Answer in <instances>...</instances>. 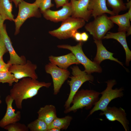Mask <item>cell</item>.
Instances as JSON below:
<instances>
[{
  "label": "cell",
  "mask_w": 131,
  "mask_h": 131,
  "mask_svg": "<svg viewBox=\"0 0 131 131\" xmlns=\"http://www.w3.org/2000/svg\"><path fill=\"white\" fill-rule=\"evenodd\" d=\"M62 7L61 9L56 11L48 9L42 14L47 20L55 22H62L71 16L72 13L70 2Z\"/></svg>",
  "instance_id": "15"
},
{
  "label": "cell",
  "mask_w": 131,
  "mask_h": 131,
  "mask_svg": "<svg viewBox=\"0 0 131 131\" xmlns=\"http://www.w3.org/2000/svg\"><path fill=\"white\" fill-rule=\"evenodd\" d=\"M83 43L80 41L76 46H72L68 45H58L59 48L66 49L70 50L74 55L80 64H82L85 68L84 70L88 74L94 72L100 73L102 69L99 65L89 59L84 53L82 48Z\"/></svg>",
  "instance_id": "7"
},
{
  "label": "cell",
  "mask_w": 131,
  "mask_h": 131,
  "mask_svg": "<svg viewBox=\"0 0 131 131\" xmlns=\"http://www.w3.org/2000/svg\"><path fill=\"white\" fill-rule=\"evenodd\" d=\"M60 130L55 128H53L48 130V131H60Z\"/></svg>",
  "instance_id": "37"
},
{
  "label": "cell",
  "mask_w": 131,
  "mask_h": 131,
  "mask_svg": "<svg viewBox=\"0 0 131 131\" xmlns=\"http://www.w3.org/2000/svg\"><path fill=\"white\" fill-rule=\"evenodd\" d=\"M5 20L0 14V29L3 25V23Z\"/></svg>",
  "instance_id": "35"
},
{
  "label": "cell",
  "mask_w": 131,
  "mask_h": 131,
  "mask_svg": "<svg viewBox=\"0 0 131 131\" xmlns=\"http://www.w3.org/2000/svg\"><path fill=\"white\" fill-rule=\"evenodd\" d=\"M1 101L0 99V104H1Z\"/></svg>",
  "instance_id": "38"
},
{
  "label": "cell",
  "mask_w": 131,
  "mask_h": 131,
  "mask_svg": "<svg viewBox=\"0 0 131 131\" xmlns=\"http://www.w3.org/2000/svg\"><path fill=\"white\" fill-rule=\"evenodd\" d=\"M11 65L8 63H5L3 60V58H2L0 60V72L8 71Z\"/></svg>",
  "instance_id": "30"
},
{
  "label": "cell",
  "mask_w": 131,
  "mask_h": 131,
  "mask_svg": "<svg viewBox=\"0 0 131 131\" xmlns=\"http://www.w3.org/2000/svg\"><path fill=\"white\" fill-rule=\"evenodd\" d=\"M88 9L92 11L91 16L94 18L104 14L115 15L112 11L107 8L106 0H90Z\"/></svg>",
  "instance_id": "17"
},
{
  "label": "cell",
  "mask_w": 131,
  "mask_h": 131,
  "mask_svg": "<svg viewBox=\"0 0 131 131\" xmlns=\"http://www.w3.org/2000/svg\"><path fill=\"white\" fill-rule=\"evenodd\" d=\"M69 0H55L56 7L58 8L68 3Z\"/></svg>",
  "instance_id": "31"
},
{
  "label": "cell",
  "mask_w": 131,
  "mask_h": 131,
  "mask_svg": "<svg viewBox=\"0 0 131 131\" xmlns=\"http://www.w3.org/2000/svg\"><path fill=\"white\" fill-rule=\"evenodd\" d=\"M89 35L85 32H84L81 33L82 41L84 42L87 41L89 38Z\"/></svg>",
  "instance_id": "33"
},
{
  "label": "cell",
  "mask_w": 131,
  "mask_h": 131,
  "mask_svg": "<svg viewBox=\"0 0 131 131\" xmlns=\"http://www.w3.org/2000/svg\"><path fill=\"white\" fill-rule=\"evenodd\" d=\"M107 87L104 91L100 93L101 97L94 106L93 108L90 112L88 117L92 115L95 112L99 110L103 111L105 110L110 102L116 98L123 97V89L122 88L115 89H112L116 83L115 80H111L106 82Z\"/></svg>",
  "instance_id": "3"
},
{
  "label": "cell",
  "mask_w": 131,
  "mask_h": 131,
  "mask_svg": "<svg viewBox=\"0 0 131 131\" xmlns=\"http://www.w3.org/2000/svg\"><path fill=\"white\" fill-rule=\"evenodd\" d=\"M37 67L36 64H32L30 61L28 60L23 64L11 65L8 71L18 80L26 77L37 79L38 76L35 72Z\"/></svg>",
  "instance_id": "10"
},
{
  "label": "cell",
  "mask_w": 131,
  "mask_h": 131,
  "mask_svg": "<svg viewBox=\"0 0 131 131\" xmlns=\"http://www.w3.org/2000/svg\"><path fill=\"white\" fill-rule=\"evenodd\" d=\"M100 115H104L108 120L111 121H117L123 127L125 131H129V123L126 117L125 110L120 107L107 106L106 109L100 113Z\"/></svg>",
  "instance_id": "11"
},
{
  "label": "cell",
  "mask_w": 131,
  "mask_h": 131,
  "mask_svg": "<svg viewBox=\"0 0 131 131\" xmlns=\"http://www.w3.org/2000/svg\"><path fill=\"white\" fill-rule=\"evenodd\" d=\"M46 72L50 74L52 76L53 84L54 95H57L65 81L69 77L70 73L67 69H64L58 67L51 63L45 66Z\"/></svg>",
  "instance_id": "9"
},
{
  "label": "cell",
  "mask_w": 131,
  "mask_h": 131,
  "mask_svg": "<svg viewBox=\"0 0 131 131\" xmlns=\"http://www.w3.org/2000/svg\"><path fill=\"white\" fill-rule=\"evenodd\" d=\"M27 126L31 131H47L48 130L47 124L38 118L30 123Z\"/></svg>",
  "instance_id": "25"
},
{
  "label": "cell",
  "mask_w": 131,
  "mask_h": 131,
  "mask_svg": "<svg viewBox=\"0 0 131 131\" xmlns=\"http://www.w3.org/2000/svg\"><path fill=\"white\" fill-rule=\"evenodd\" d=\"M19 80L16 78L13 74L9 71L0 72V82L3 83H8L11 86L14 82H17Z\"/></svg>",
  "instance_id": "26"
},
{
  "label": "cell",
  "mask_w": 131,
  "mask_h": 131,
  "mask_svg": "<svg viewBox=\"0 0 131 131\" xmlns=\"http://www.w3.org/2000/svg\"><path fill=\"white\" fill-rule=\"evenodd\" d=\"M85 22L82 19L70 16L62 21L59 27L49 33L59 39H68L72 37L74 33L84 26Z\"/></svg>",
  "instance_id": "6"
},
{
  "label": "cell",
  "mask_w": 131,
  "mask_h": 131,
  "mask_svg": "<svg viewBox=\"0 0 131 131\" xmlns=\"http://www.w3.org/2000/svg\"><path fill=\"white\" fill-rule=\"evenodd\" d=\"M126 7L127 9H129L131 7V0L129 1L128 2L125 3Z\"/></svg>",
  "instance_id": "36"
},
{
  "label": "cell",
  "mask_w": 131,
  "mask_h": 131,
  "mask_svg": "<svg viewBox=\"0 0 131 131\" xmlns=\"http://www.w3.org/2000/svg\"><path fill=\"white\" fill-rule=\"evenodd\" d=\"M109 19L114 23L118 25V32L125 31L127 32V36L131 33V26L130 18L128 12L121 15H115L109 17Z\"/></svg>",
  "instance_id": "19"
},
{
  "label": "cell",
  "mask_w": 131,
  "mask_h": 131,
  "mask_svg": "<svg viewBox=\"0 0 131 131\" xmlns=\"http://www.w3.org/2000/svg\"><path fill=\"white\" fill-rule=\"evenodd\" d=\"M8 52L2 36L0 33V60L3 58L4 55Z\"/></svg>",
  "instance_id": "29"
},
{
  "label": "cell",
  "mask_w": 131,
  "mask_h": 131,
  "mask_svg": "<svg viewBox=\"0 0 131 131\" xmlns=\"http://www.w3.org/2000/svg\"><path fill=\"white\" fill-rule=\"evenodd\" d=\"M18 6L19 8L18 14L14 21L15 25V35L19 33L21 27L27 19L32 17L41 16L39 8L33 3H30L21 0Z\"/></svg>",
  "instance_id": "8"
},
{
  "label": "cell",
  "mask_w": 131,
  "mask_h": 131,
  "mask_svg": "<svg viewBox=\"0 0 131 131\" xmlns=\"http://www.w3.org/2000/svg\"><path fill=\"white\" fill-rule=\"evenodd\" d=\"M11 2H13L15 4L16 7H17L21 0H9Z\"/></svg>",
  "instance_id": "34"
},
{
  "label": "cell",
  "mask_w": 131,
  "mask_h": 131,
  "mask_svg": "<svg viewBox=\"0 0 131 131\" xmlns=\"http://www.w3.org/2000/svg\"><path fill=\"white\" fill-rule=\"evenodd\" d=\"M70 0L72 9L71 16L88 21L92 14V11L88 9L90 0Z\"/></svg>",
  "instance_id": "13"
},
{
  "label": "cell",
  "mask_w": 131,
  "mask_h": 131,
  "mask_svg": "<svg viewBox=\"0 0 131 131\" xmlns=\"http://www.w3.org/2000/svg\"><path fill=\"white\" fill-rule=\"evenodd\" d=\"M4 128L8 131H28L29 130L25 125L18 122L8 124Z\"/></svg>",
  "instance_id": "28"
},
{
  "label": "cell",
  "mask_w": 131,
  "mask_h": 131,
  "mask_svg": "<svg viewBox=\"0 0 131 131\" xmlns=\"http://www.w3.org/2000/svg\"><path fill=\"white\" fill-rule=\"evenodd\" d=\"M72 37L77 41H82L81 38V33L77 31L75 32L73 34Z\"/></svg>",
  "instance_id": "32"
},
{
  "label": "cell",
  "mask_w": 131,
  "mask_h": 131,
  "mask_svg": "<svg viewBox=\"0 0 131 131\" xmlns=\"http://www.w3.org/2000/svg\"><path fill=\"white\" fill-rule=\"evenodd\" d=\"M126 32L125 31L118 32L115 33L109 32L104 36L103 39H114L117 41L121 44L125 50L126 64L128 66L131 60V51L129 48L127 42Z\"/></svg>",
  "instance_id": "20"
},
{
  "label": "cell",
  "mask_w": 131,
  "mask_h": 131,
  "mask_svg": "<svg viewBox=\"0 0 131 131\" xmlns=\"http://www.w3.org/2000/svg\"><path fill=\"white\" fill-rule=\"evenodd\" d=\"M100 94V92L93 90L82 89L78 90L73 97L71 103L72 105L65 109L64 113L75 112L84 107L87 110L91 109L98 100Z\"/></svg>",
  "instance_id": "2"
},
{
  "label": "cell",
  "mask_w": 131,
  "mask_h": 131,
  "mask_svg": "<svg viewBox=\"0 0 131 131\" xmlns=\"http://www.w3.org/2000/svg\"><path fill=\"white\" fill-rule=\"evenodd\" d=\"M71 69L72 75L69 77L71 80L67 82L70 87V92L64 105L65 109L70 107L74 95L82 84L87 81L93 82L94 79L91 74L81 71L77 66H74Z\"/></svg>",
  "instance_id": "4"
},
{
  "label": "cell",
  "mask_w": 131,
  "mask_h": 131,
  "mask_svg": "<svg viewBox=\"0 0 131 131\" xmlns=\"http://www.w3.org/2000/svg\"><path fill=\"white\" fill-rule=\"evenodd\" d=\"M107 6L111 8L115 15L119 14L122 11L127 9L123 0H106Z\"/></svg>",
  "instance_id": "24"
},
{
  "label": "cell",
  "mask_w": 131,
  "mask_h": 131,
  "mask_svg": "<svg viewBox=\"0 0 131 131\" xmlns=\"http://www.w3.org/2000/svg\"><path fill=\"white\" fill-rule=\"evenodd\" d=\"M93 39L97 47V52L94 59V62L99 65L104 60L109 59L115 61L123 66L121 62L113 57V53L108 51L106 49L102 44V40H98L94 38Z\"/></svg>",
  "instance_id": "16"
},
{
  "label": "cell",
  "mask_w": 131,
  "mask_h": 131,
  "mask_svg": "<svg viewBox=\"0 0 131 131\" xmlns=\"http://www.w3.org/2000/svg\"><path fill=\"white\" fill-rule=\"evenodd\" d=\"M12 3L9 0H0V14L5 20L14 21Z\"/></svg>",
  "instance_id": "22"
},
{
  "label": "cell",
  "mask_w": 131,
  "mask_h": 131,
  "mask_svg": "<svg viewBox=\"0 0 131 131\" xmlns=\"http://www.w3.org/2000/svg\"><path fill=\"white\" fill-rule=\"evenodd\" d=\"M114 26V23L106 14L98 16L86 24L85 28L93 38L102 40L107 32Z\"/></svg>",
  "instance_id": "5"
},
{
  "label": "cell",
  "mask_w": 131,
  "mask_h": 131,
  "mask_svg": "<svg viewBox=\"0 0 131 131\" xmlns=\"http://www.w3.org/2000/svg\"><path fill=\"white\" fill-rule=\"evenodd\" d=\"M72 119V116L69 115L61 118L57 117L48 126V131L53 128H57L61 130H66L69 126Z\"/></svg>",
  "instance_id": "23"
},
{
  "label": "cell",
  "mask_w": 131,
  "mask_h": 131,
  "mask_svg": "<svg viewBox=\"0 0 131 131\" xmlns=\"http://www.w3.org/2000/svg\"><path fill=\"white\" fill-rule=\"evenodd\" d=\"M50 63L64 69L71 65L80 64L74 54L71 52L67 55L58 57L51 56L49 57Z\"/></svg>",
  "instance_id": "18"
},
{
  "label": "cell",
  "mask_w": 131,
  "mask_h": 131,
  "mask_svg": "<svg viewBox=\"0 0 131 131\" xmlns=\"http://www.w3.org/2000/svg\"><path fill=\"white\" fill-rule=\"evenodd\" d=\"M5 100L7 105L6 111L0 121V127L3 128L10 124L18 122L21 118L20 112L18 111L16 113L13 108L12 104L14 100L10 95L7 96Z\"/></svg>",
  "instance_id": "14"
},
{
  "label": "cell",
  "mask_w": 131,
  "mask_h": 131,
  "mask_svg": "<svg viewBox=\"0 0 131 131\" xmlns=\"http://www.w3.org/2000/svg\"><path fill=\"white\" fill-rule=\"evenodd\" d=\"M37 113L38 118L44 121L48 126L57 117L56 108L52 105H47L41 107Z\"/></svg>",
  "instance_id": "21"
},
{
  "label": "cell",
  "mask_w": 131,
  "mask_h": 131,
  "mask_svg": "<svg viewBox=\"0 0 131 131\" xmlns=\"http://www.w3.org/2000/svg\"><path fill=\"white\" fill-rule=\"evenodd\" d=\"M1 34L6 48L10 55V59L7 62L11 65L23 64L26 62L25 57L18 55L14 49L10 39L8 36L5 24H4L0 29Z\"/></svg>",
  "instance_id": "12"
},
{
  "label": "cell",
  "mask_w": 131,
  "mask_h": 131,
  "mask_svg": "<svg viewBox=\"0 0 131 131\" xmlns=\"http://www.w3.org/2000/svg\"><path fill=\"white\" fill-rule=\"evenodd\" d=\"M33 3L40 9L41 13L54 6L51 0H35Z\"/></svg>",
  "instance_id": "27"
},
{
  "label": "cell",
  "mask_w": 131,
  "mask_h": 131,
  "mask_svg": "<svg viewBox=\"0 0 131 131\" xmlns=\"http://www.w3.org/2000/svg\"><path fill=\"white\" fill-rule=\"evenodd\" d=\"M51 85V83L39 82L30 77L23 78L14 84L10 90V95L15 101L17 108L21 109L23 100L33 98L41 88H48Z\"/></svg>",
  "instance_id": "1"
}]
</instances>
